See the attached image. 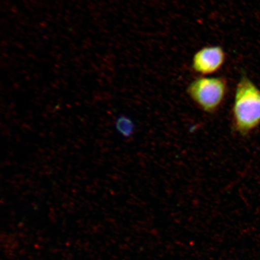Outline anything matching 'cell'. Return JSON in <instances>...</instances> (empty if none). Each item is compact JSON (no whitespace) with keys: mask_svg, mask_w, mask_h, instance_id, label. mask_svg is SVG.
Listing matches in <instances>:
<instances>
[{"mask_svg":"<svg viewBox=\"0 0 260 260\" xmlns=\"http://www.w3.org/2000/svg\"><path fill=\"white\" fill-rule=\"evenodd\" d=\"M115 128L123 137L128 138L132 135L134 124L132 120L125 116H120L115 121Z\"/></svg>","mask_w":260,"mask_h":260,"instance_id":"cell-4","label":"cell"},{"mask_svg":"<svg viewBox=\"0 0 260 260\" xmlns=\"http://www.w3.org/2000/svg\"><path fill=\"white\" fill-rule=\"evenodd\" d=\"M234 129L246 135L260 125V89L246 76L237 84L232 107Z\"/></svg>","mask_w":260,"mask_h":260,"instance_id":"cell-1","label":"cell"},{"mask_svg":"<svg viewBox=\"0 0 260 260\" xmlns=\"http://www.w3.org/2000/svg\"><path fill=\"white\" fill-rule=\"evenodd\" d=\"M229 84L223 77L199 76L188 84V97L198 108L212 114L218 110L226 99Z\"/></svg>","mask_w":260,"mask_h":260,"instance_id":"cell-2","label":"cell"},{"mask_svg":"<svg viewBox=\"0 0 260 260\" xmlns=\"http://www.w3.org/2000/svg\"><path fill=\"white\" fill-rule=\"evenodd\" d=\"M226 60V52L222 47L208 45L195 52L191 68L199 76H211L222 69Z\"/></svg>","mask_w":260,"mask_h":260,"instance_id":"cell-3","label":"cell"}]
</instances>
